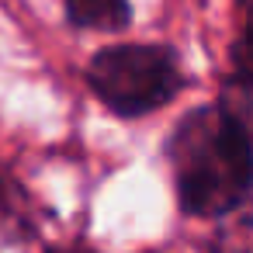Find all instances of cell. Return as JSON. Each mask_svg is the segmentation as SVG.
I'll return each mask as SVG.
<instances>
[{
	"instance_id": "3957f363",
	"label": "cell",
	"mask_w": 253,
	"mask_h": 253,
	"mask_svg": "<svg viewBox=\"0 0 253 253\" xmlns=\"http://www.w3.org/2000/svg\"><path fill=\"white\" fill-rule=\"evenodd\" d=\"M66 14L77 28L122 32L128 25V0H66Z\"/></svg>"
},
{
	"instance_id": "277c9868",
	"label": "cell",
	"mask_w": 253,
	"mask_h": 253,
	"mask_svg": "<svg viewBox=\"0 0 253 253\" xmlns=\"http://www.w3.org/2000/svg\"><path fill=\"white\" fill-rule=\"evenodd\" d=\"M236 63H239L243 84L253 87V4L246 7V25H243V39L236 45Z\"/></svg>"
},
{
	"instance_id": "6da1fadb",
	"label": "cell",
	"mask_w": 253,
	"mask_h": 253,
	"mask_svg": "<svg viewBox=\"0 0 253 253\" xmlns=\"http://www.w3.org/2000/svg\"><path fill=\"white\" fill-rule=\"evenodd\" d=\"M170 160L191 215H225L253 191V139L225 108L191 111L170 139Z\"/></svg>"
},
{
	"instance_id": "7a4b0ae2",
	"label": "cell",
	"mask_w": 253,
	"mask_h": 253,
	"mask_svg": "<svg viewBox=\"0 0 253 253\" xmlns=\"http://www.w3.org/2000/svg\"><path fill=\"white\" fill-rule=\"evenodd\" d=\"M90 87L104 108L122 118H139L177 97L184 77L170 49L160 45H111L90 63Z\"/></svg>"
},
{
	"instance_id": "5b68a950",
	"label": "cell",
	"mask_w": 253,
	"mask_h": 253,
	"mask_svg": "<svg viewBox=\"0 0 253 253\" xmlns=\"http://www.w3.org/2000/svg\"><path fill=\"white\" fill-rule=\"evenodd\" d=\"M56 253H94V250H56Z\"/></svg>"
}]
</instances>
